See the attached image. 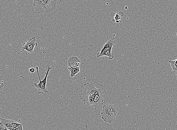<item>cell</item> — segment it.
<instances>
[{
  "label": "cell",
  "instance_id": "cell-19",
  "mask_svg": "<svg viewBox=\"0 0 177 130\" xmlns=\"http://www.w3.org/2000/svg\"><path fill=\"white\" fill-rule=\"evenodd\" d=\"M5 130H9L6 129H5Z\"/></svg>",
  "mask_w": 177,
  "mask_h": 130
},
{
  "label": "cell",
  "instance_id": "cell-6",
  "mask_svg": "<svg viewBox=\"0 0 177 130\" xmlns=\"http://www.w3.org/2000/svg\"><path fill=\"white\" fill-rule=\"evenodd\" d=\"M36 40L37 39L35 37L28 38L27 41L23 44L22 47V51L26 50L29 53H33L35 47L38 46V44L36 42Z\"/></svg>",
  "mask_w": 177,
  "mask_h": 130
},
{
  "label": "cell",
  "instance_id": "cell-16",
  "mask_svg": "<svg viewBox=\"0 0 177 130\" xmlns=\"http://www.w3.org/2000/svg\"><path fill=\"white\" fill-rule=\"evenodd\" d=\"M171 74L173 75H177V70H173L171 72Z\"/></svg>",
  "mask_w": 177,
  "mask_h": 130
},
{
  "label": "cell",
  "instance_id": "cell-15",
  "mask_svg": "<svg viewBox=\"0 0 177 130\" xmlns=\"http://www.w3.org/2000/svg\"><path fill=\"white\" fill-rule=\"evenodd\" d=\"M4 86V84L3 83H0V91H1L3 90Z\"/></svg>",
  "mask_w": 177,
  "mask_h": 130
},
{
  "label": "cell",
  "instance_id": "cell-5",
  "mask_svg": "<svg viewBox=\"0 0 177 130\" xmlns=\"http://www.w3.org/2000/svg\"><path fill=\"white\" fill-rule=\"evenodd\" d=\"M115 43V42L111 39L107 41L105 44L103 45V48L100 52L97 54V57L99 58L102 57H108L110 60H112L114 58V56L112 53V50Z\"/></svg>",
  "mask_w": 177,
  "mask_h": 130
},
{
  "label": "cell",
  "instance_id": "cell-12",
  "mask_svg": "<svg viewBox=\"0 0 177 130\" xmlns=\"http://www.w3.org/2000/svg\"><path fill=\"white\" fill-rule=\"evenodd\" d=\"M169 63L171 64V66L173 70H177V64L174 62V60H169Z\"/></svg>",
  "mask_w": 177,
  "mask_h": 130
},
{
  "label": "cell",
  "instance_id": "cell-10",
  "mask_svg": "<svg viewBox=\"0 0 177 130\" xmlns=\"http://www.w3.org/2000/svg\"><path fill=\"white\" fill-rule=\"evenodd\" d=\"M68 69L70 71V76L72 77L75 76L80 72V67L78 66H69Z\"/></svg>",
  "mask_w": 177,
  "mask_h": 130
},
{
  "label": "cell",
  "instance_id": "cell-7",
  "mask_svg": "<svg viewBox=\"0 0 177 130\" xmlns=\"http://www.w3.org/2000/svg\"><path fill=\"white\" fill-rule=\"evenodd\" d=\"M1 123L5 129H6L9 130L14 129L22 124L15 121L10 120L3 118H2Z\"/></svg>",
  "mask_w": 177,
  "mask_h": 130
},
{
  "label": "cell",
  "instance_id": "cell-2",
  "mask_svg": "<svg viewBox=\"0 0 177 130\" xmlns=\"http://www.w3.org/2000/svg\"><path fill=\"white\" fill-rule=\"evenodd\" d=\"M56 2L55 0H34L35 13L39 14L51 12L56 9Z\"/></svg>",
  "mask_w": 177,
  "mask_h": 130
},
{
  "label": "cell",
  "instance_id": "cell-4",
  "mask_svg": "<svg viewBox=\"0 0 177 130\" xmlns=\"http://www.w3.org/2000/svg\"><path fill=\"white\" fill-rule=\"evenodd\" d=\"M51 69L52 68L50 66V64H48L45 66V78H44L43 80H41L39 75V71H38V67L37 66L36 67V69L37 74H38V78H39V83L38 84L34 83L33 84L34 87H35L38 90V93H41V92H43L45 93H48L49 92L47 88H46V83H47L48 77L49 73H50V70H51Z\"/></svg>",
  "mask_w": 177,
  "mask_h": 130
},
{
  "label": "cell",
  "instance_id": "cell-8",
  "mask_svg": "<svg viewBox=\"0 0 177 130\" xmlns=\"http://www.w3.org/2000/svg\"><path fill=\"white\" fill-rule=\"evenodd\" d=\"M105 96V94L103 92V90H101L95 96V100L91 106L94 107L95 109H97L99 106L103 105V102Z\"/></svg>",
  "mask_w": 177,
  "mask_h": 130
},
{
  "label": "cell",
  "instance_id": "cell-18",
  "mask_svg": "<svg viewBox=\"0 0 177 130\" xmlns=\"http://www.w3.org/2000/svg\"><path fill=\"white\" fill-rule=\"evenodd\" d=\"M174 62L177 64V59H176V60H174Z\"/></svg>",
  "mask_w": 177,
  "mask_h": 130
},
{
  "label": "cell",
  "instance_id": "cell-20",
  "mask_svg": "<svg viewBox=\"0 0 177 130\" xmlns=\"http://www.w3.org/2000/svg\"><path fill=\"white\" fill-rule=\"evenodd\" d=\"M176 36H177V33H176Z\"/></svg>",
  "mask_w": 177,
  "mask_h": 130
},
{
  "label": "cell",
  "instance_id": "cell-1",
  "mask_svg": "<svg viewBox=\"0 0 177 130\" xmlns=\"http://www.w3.org/2000/svg\"><path fill=\"white\" fill-rule=\"evenodd\" d=\"M84 86V90L79 95L80 98L83 102L84 105L86 104L88 106H91L95 96L102 89L96 88L93 83H85Z\"/></svg>",
  "mask_w": 177,
  "mask_h": 130
},
{
  "label": "cell",
  "instance_id": "cell-13",
  "mask_svg": "<svg viewBox=\"0 0 177 130\" xmlns=\"http://www.w3.org/2000/svg\"><path fill=\"white\" fill-rule=\"evenodd\" d=\"M15 129V130H23V125L21 124V125Z\"/></svg>",
  "mask_w": 177,
  "mask_h": 130
},
{
  "label": "cell",
  "instance_id": "cell-3",
  "mask_svg": "<svg viewBox=\"0 0 177 130\" xmlns=\"http://www.w3.org/2000/svg\"><path fill=\"white\" fill-rule=\"evenodd\" d=\"M118 108L116 105L108 104L103 105L101 113V118L106 123L111 124L117 115Z\"/></svg>",
  "mask_w": 177,
  "mask_h": 130
},
{
  "label": "cell",
  "instance_id": "cell-14",
  "mask_svg": "<svg viewBox=\"0 0 177 130\" xmlns=\"http://www.w3.org/2000/svg\"><path fill=\"white\" fill-rule=\"evenodd\" d=\"M36 69L34 67H32L30 68L29 69V71L32 74H33V73H34L35 72Z\"/></svg>",
  "mask_w": 177,
  "mask_h": 130
},
{
  "label": "cell",
  "instance_id": "cell-11",
  "mask_svg": "<svg viewBox=\"0 0 177 130\" xmlns=\"http://www.w3.org/2000/svg\"><path fill=\"white\" fill-rule=\"evenodd\" d=\"M124 13L122 11H120L119 12L115 13L114 16L112 17V18H113V19L112 21H116L117 22V21H120L121 22V17L124 16Z\"/></svg>",
  "mask_w": 177,
  "mask_h": 130
},
{
  "label": "cell",
  "instance_id": "cell-17",
  "mask_svg": "<svg viewBox=\"0 0 177 130\" xmlns=\"http://www.w3.org/2000/svg\"><path fill=\"white\" fill-rule=\"evenodd\" d=\"M0 130H5V128L1 123H0Z\"/></svg>",
  "mask_w": 177,
  "mask_h": 130
},
{
  "label": "cell",
  "instance_id": "cell-9",
  "mask_svg": "<svg viewBox=\"0 0 177 130\" xmlns=\"http://www.w3.org/2000/svg\"><path fill=\"white\" fill-rule=\"evenodd\" d=\"M81 60L78 57L72 56L68 60V65L69 66H78L81 65Z\"/></svg>",
  "mask_w": 177,
  "mask_h": 130
}]
</instances>
